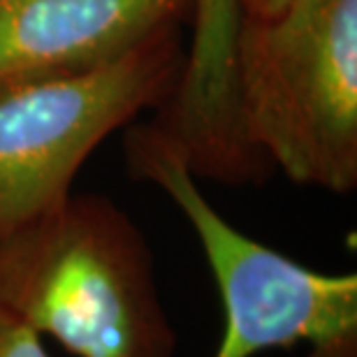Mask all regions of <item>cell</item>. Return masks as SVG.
<instances>
[{
  "mask_svg": "<svg viewBox=\"0 0 357 357\" xmlns=\"http://www.w3.org/2000/svg\"><path fill=\"white\" fill-rule=\"evenodd\" d=\"M0 309L75 357H176L146 237L105 195L0 232Z\"/></svg>",
  "mask_w": 357,
  "mask_h": 357,
  "instance_id": "1",
  "label": "cell"
},
{
  "mask_svg": "<svg viewBox=\"0 0 357 357\" xmlns=\"http://www.w3.org/2000/svg\"><path fill=\"white\" fill-rule=\"evenodd\" d=\"M234 98L248 144L295 183L357 188V0L241 17Z\"/></svg>",
  "mask_w": 357,
  "mask_h": 357,
  "instance_id": "2",
  "label": "cell"
},
{
  "mask_svg": "<svg viewBox=\"0 0 357 357\" xmlns=\"http://www.w3.org/2000/svg\"><path fill=\"white\" fill-rule=\"evenodd\" d=\"M126 165L172 199L202 246L223 304V337L211 357H255L297 344L327 357H357L355 274L309 269L237 230L158 126L128 130Z\"/></svg>",
  "mask_w": 357,
  "mask_h": 357,
  "instance_id": "3",
  "label": "cell"
},
{
  "mask_svg": "<svg viewBox=\"0 0 357 357\" xmlns=\"http://www.w3.org/2000/svg\"><path fill=\"white\" fill-rule=\"evenodd\" d=\"M183 66L176 33L100 68L0 96V232L52 209L114 130L172 93Z\"/></svg>",
  "mask_w": 357,
  "mask_h": 357,
  "instance_id": "4",
  "label": "cell"
},
{
  "mask_svg": "<svg viewBox=\"0 0 357 357\" xmlns=\"http://www.w3.org/2000/svg\"><path fill=\"white\" fill-rule=\"evenodd\" d=\"M192 0H0V96L176 33Z\"/></svg>",
  "mask_w": 357,
  "mask_h": 357,
  "instance_id": "5",
  "label": "cell"
},
{
  "mask_svg": "<svg viewBox=\"0 0 357 357\" xmlns=\"http://www.w3.org/2000/svg\"><path fill=\"white\" fill-rule=\"evenodd\" d=\"M239 0H192V42L169 105L151 123L167 135L195 178L260 183L276 172L248 144L234 98Z\"/></svg>",
  "mask_w": 357,
  "mask_h": 357,
  "instance_id": "6",
  "label": "cell"
},
{
  "mask_svg": "<svg viewBox=\"0 0 357 357\" xmlns=\"http://www.w3.org/2000/svg\"><path fill=\"white\" fill-rule=\"evenodd\" d=\"M0 357H52L42 337L12 313L0 309Z\"/></svg>",
  "mask_w": 357,
  "mask_h": 357,
  "instance_id": "7",
  "label": "cell"
},
{
  "mask_svg": "<svg viewBox=\"0 0 357 357\" xmlns=\"http://www.w3.org/2000/svg\"><path fill=\"white\" fill-rule=\"evenodd\" d=\"M292 0H239L241 14L248 19H269L283 12Z\"/></svg>",
  "mask_w": 357,
  "mask_h": 357,
  "instance_id": "8",
  "label": "cell"
}]
</instances>
